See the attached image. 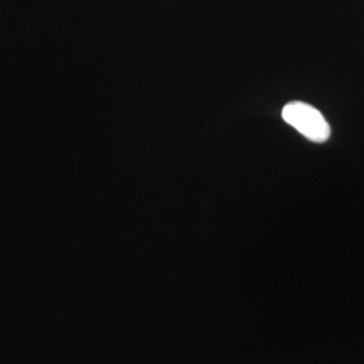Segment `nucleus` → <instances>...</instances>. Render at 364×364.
Returning a JSON list of instances; mask_svg holds the SVG:
<instances>
[{"label":"nucleus","mask_w":364,"mask_h":364,"mask_svg":"<svg viewBox=\"0 0 364 364\" xmlns=\"http://www.w3.org/2000/svg\"><path fill=\"white\" fill-rule=\"evenodd\" d=\"M282 117L291 127L314 144H324L331 136V127L318 109L301 102L287 105Z\"/></svg>","instance_id":"nucleus-1"}]
</instances>
